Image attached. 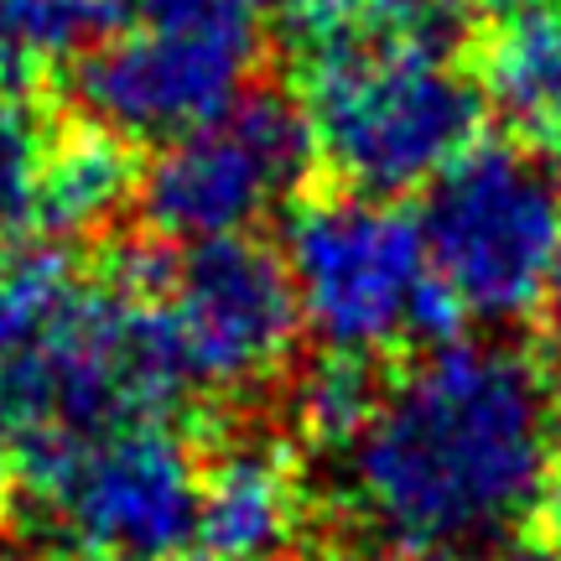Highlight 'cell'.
Instances as JSON below:
<instances>
[{
	"label": "cell",
	"mask_w": 561,
	"mask_h": 561,
	"mask_svg": "<svg viewBox=\"0 0 561 561\" xmlns=\"http://www.w3.org/2000/svg\"><path fill=\"white\" fill-rule=\"evenodd\" d=\"M301 515L297 473L271 442H234L203 473L198 494V546L203 561H255L286 551Z\"/></svg>",
	"instance_id": "cell-9"
},
{
	"label": "cell",
	"mask_w": 561,
	"mask_h": 561,
	"mask_svg": "<svg viewBox=\"0 0 561 561\" xmlns=\"http://www.w3.org/2000/svg\"><path fill=\"white\" fill-rule=\"evenodd\" d=\"M250 37L219 32H140L130 26L110 47L89 53L79 94L110 136L172 140L219 121L244 100L255 68Z\"/></svg>",
	"instance_id": "cell-8"
},
{
	"label": "cell",
	"mask_w": 561,
	"mask_h": 561,
	"mask_svg": "<svg viewBox=\"0 0 561 561\" xmlns=\"http://www.w3.org/2000/svg\"><path fill=\"white\" fill-rule=\"evenodd\" d=\"M453 5H468V11H483V16H525V11H536V5H546V0H453Z\"/></svg>",
	"instance_id": "cell-18"
},
{
	"label": "cell",
	"mask_w": 561,
	"mask_h": 561,
	"mask_svg": "<svg viewBox=\"0 0 561 561\" xmlns=\"http://www.w3.org/2000/svg\"><path fill=\"white\" fill-rule=\"evenodd\" d=\"M541 520H546V541L561 546V447H557V462H551V479L541 489Z\"/></svg>",
	"instance_id": "cell-17"
},
{
	"label": "cell",
	"mask_w": 561,
	"mask_h": 561,
	"mask_svg": "<svg viewBox=\"0 0 561 561\" xmlns=\"http://www.w3.org/2000/svg\"><path fill=\"white\" fill-rule=\"evenodd\" d=\"M561 447L557 380L515 343H432L343 453L348 500L390 546L489 541L541 504Z\"/></svg>",
	"instance_id": "cell-1"
},
{
	"label": "cell",
	"mask_w": 561,
	"mask_h": 561,
	"mask_svg": "<svg viewBox=\"0 0 561 561\" xmlns=\"http://www.w3.org/2000/svg\"><path fill=\"white\" fill-rule=\"evenodd\" d=\"M483 100L515 125L561 140V11L536 5L510 16L483 47Z\"/></svg>",
	"instance_id": "cell-12"
},
{
	"label": "cell",
	"mask_w": 561,
	"mask_h": 561,
	"mask_svg": "<svg viewBox=\"0 0 561 561\" xmlns=\"http://www.w3.org/2000/svg\"><path fill=\"white\" fill-rule=\"evenodd\" d=\"M115 21L140 32H219V37L261 42L265 0H110Z\"/></svg>",
	"instance_id": "cell-16"
},
{
	"label": "cell",
	"mask_w": 561,
	"mask_h": 561,
	"mask_svg": "<svg viewBox=\"0 0 561 561\" xmlns=\"http://www.w3.org/2000/svg\"><path fill=\"white\" fill-rule=\"evenodd\" d=\"M312 167L318 140L307 110L280 94H244L219 121L167 140L136 182V198L161 240H240L286 198H297Z\"/></svg>",
	"instance_id": "cell-6"
},
{
	"label": "cell",
	"mask_w": 561,
	"mask_h": 561,
	"mask_svg": "<svg viewBox=\"0 0 561 561\" xmlns=\"http://www.w3.org/2000/svg\"><path fill=\"white\" fill-rule=\"evenodd\" d=\"M136 193V167L125 157V140L110 130H73L47 140V157L37 167L26 224L53 240H83L115 224Z\"/></svg>",
	"instance_id": "cell-10"
},
{
	"label": "cell",
	"mask_w": 561,
	"mask_h": 561,
	"mask_svg": "<svg viewBox=\"0 0 561 561\" xmlns=\"http://www.w3.org/2000/svg\"><path fill=\"white\" fill-rule=\"evenodd\" d=\"M286 276L301 322L328 354L375 359L401 343H447L458 307L432 276L421 224L375 193L301 203L286 229Z\"/></svg>",
	"instance_id": "cell-4"
},
{
	"label": "cell",
	"mask_w": 561,
	"mask_h": 561,
	"mask_svg": "<svg viewBox=\"0 0 561 561\" xmlns=\"http://www.w3.org/2000/svg\"><path fill=\"white\" fill-rule=\"evenodd\" d=\"M110 21V0H0V83H26L58 68Z\"/></svg>",
	"instance_id": "cell-13"
},
{
	"label": "cell",
	"mask_w": 561,
	"mask_h": 561,
	"mask_svg": "<svg viewBox=\"0 0 561 561\" xmlns=\"http://www.w3.org/2000/svg\"><path fill=\"white\" fill-rule=\"evenodd\" d=\"M494 561H561V546H551V541H510Z\"/></svg>",
	"instance_id": "cell-19"
},
{
	"label": "cell",
	"mask_w": 561,
	"mask_h": 561,
	"mask_svg": "<svg viewBox=\"0 0 561 561\" xmlns=\"http://www.w3.org/2000/svg\"><path fill=\"white\" fill-rule=\"evenodd\" d=\"M307 125L318 161L348 193L396 198L479 146L483 89L437 47H354L307 62Z\"/></svg>",
	"instance_id": "cell-2"
},
{
	"label": "cell",
	"mask_w": 561,
	"mask_h": 561,
	"mask_svg": "<svg viewBox=\"0 0 561 561\" xmlns=\"http://www.w3.org/2000/svg\"><path fill=\"white\" fill-rule=\"evenodd\" d=\"M161 318L193 385L255 390L291 359L301 307L286 261L240 234L187 244L161 286Z\"/></svg>",
	"instance_id": "cell-7"
},
{
	"label": "cell",
	"mask_w": 561,
	"mask_h": 561,
	"mask_svg": "<svg viewBox=\"0 0 561 561\" xmlns=\"http://www.w3.org/2000/svg\"><path fill=\"white\" fill-rule=\"evenodd\" d=\"M286 37L301 47V62L354 53V47H437L453 53L458 5L453 0H286Z\"/></svg>",
	"instance_id": "cell-11"
},
{
	"label": "cell",
	"mask_w": 561,
	"mask_h": 561,
	"mask_svg": "<svg viewBox=\"0 0 561 561\" xmlns=\"http://www.w3.org/2000/svg\"><path fill=\"white\" fill-rule=\"evenodd\" d=\"M359 561H453L447 551H421V546H385V551H369Z\"/></svg>",
	"instance_id": "cell-20"
},
{
	"label": "cell",
	"mask_w": 561,
	"mask_h": 561,
	"mask_svg": "<svg viewBox=\"0 0 561 561\" xmlns=\"http://www.w3.org/2000/svg\"><path fill=\"white\" fill-rule=\"evenodd\" d=\"M380 401H385V380L375 375V364L364 354H322L297 380L291 411H297V426L318 447L348 453L364 426L375 421Z\"/></svg>",
	"instance_id": "cell-14"
},
{
	"label": "cell",
	"mask_w": 561,
	"mask_h": 561,
	"mask_svg": "<svg viewBox=\"0 0 561 561\" xmlns=\"http://www.w3.org/2000/svg\"><path fill=\"white\" fill-rule=\"evenodd\" d=\"M47 157V125L32 104L0 89V229L26 224L37 167Z\"/></svg>",
	"instance_id": "cell-15"
},
{
	"label": "cell",
	"mask_w": 561,
	"mask_h": 561,
	"mask_svg": "<svg viewBox=\"0 0 561 561\" xmlns=\"http://www.w3.org/2000/svg\"><path fill=\"white\" fill-rule=\"evenodd\" d=\"M546 301H551V318L561 328V250H557V265H551V280H546Z\"/></svg>",
	"instance_id": "cell-21"
},
{
	"label": "cell",
	"mask_w": 561,
	"mask_h": 561,
	"mask_svg": "<svg viewBox=\"0 0 561 561\" xmlns=\"http://www.w3.org/2000/svg\"><path fill=\"white\" fill-rule=\"evenodd\" d=\"M255 561H307V557H297V551H276V557H255Z\"/></svg>",
	"instance_id": "cell-22"
},
{
	"label": "cell",
	"mask_w": 561,
	"mask_h": 561,
	"mask_svg": "<svg viewBox=\"0 0 561 561\" xmlns=\"http://www.w3.org/2000/svg\"><path fill=\"white\" fill-rule=\"evenodd\" d=\"M21 510L79 561H178L198 530L203 473L161 421L68 432L16 447Z\"/></svg>",
	"instance_id": "cell-3"
},
{
	"label": "cell",
	"mask_w": 561,
	"mask_h": 561,
	"mask_svg": "<svg viewBox=\"0 0 561 561\" xmlns=\"http://www.w3.org/2000/svg\"><path fill=\"white\" fill-rule=\"evenodd\" d=\"M421 244L458 318L515 322L546 297L561 250V178L520 146L479 140L426 193Z\"/></svg>",
	"instance_id": "cell-5"
}]
</instances>
